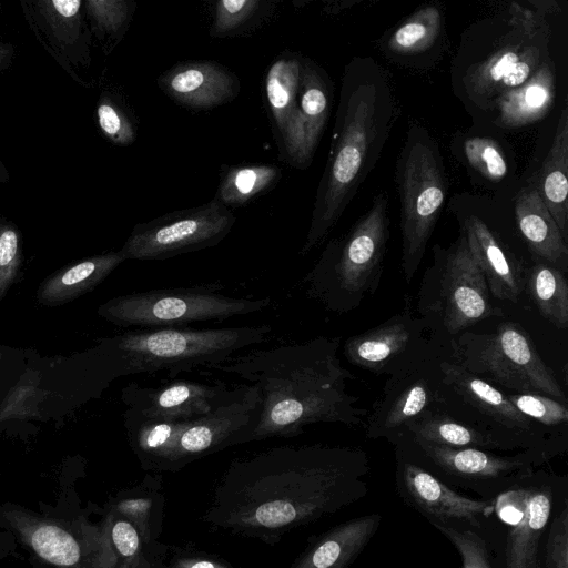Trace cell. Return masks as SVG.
<instances>
[{
  "mask_svg": "<svg viewBox=\"0 0 568 568\" xmlns=\"http://www.w3.org/2000/svg\"><path fill=\"white\" fill-rule=\"evenodd\" d=\"M136 3L131 0H83L85 19L92 37L109 53L129 29Z\"/></svg>",
  "mask_w": 568,
  "mask_h": 568,
  "instance_id": "8d00e7d4",
  "label": "cell"
},
{
  "mask_svg": "<svg viewBox=\"0 0 568 568\" xmlns=\"http://www.w3.org/2000/svg\"><path fill=\"white\" fill-rule=\"evenodd\" d=\"M405 437L456 448L503 450L500 444L487 433L440 410L427 412L408 423L398 440Z\"/></svg>",
  "mask_w": 568,
  "mask_h": 568,
  "instance_id": "f546056e",
  "label": "cell"
},
{
  "mask_svg": "<svg viewBox=\"0 0 568 568\" xmlns=\"http://www.w3.org/2000/svg\"><path fill=\"white\" fill-rule=\"evenodd\" d=\"M518 229L529 250L540 261L566 273L568 246L536 187L523 189L516 199Z\"/></svg>",
  "mask_w": 568,
  "mask_h": 568,
  "instance_id": "d4e9b609",
  "label": "cell"
},
{
  "mask_svg": "<svg viewBox=\"0 0 568 568\" xmlns=\"http://www.w3.org/2000/svg\"><path fill=\"white\" fill-rule=\"evenodd\" d=\"M236 217L216 199L136 224L121 253L125 260L162 261L217 245Z\"/></svg>",
  "mask_w": 568,
  "mask_h": 568,
  "instance_id": "7c38bea8",
  "label": "cell"
},
{
  "mask_svg": "<svg viewBox=\"0 0 568 568\" xmlns=\"http://www.w3.org/2000/svg\"><path fill=\"white\" fill-rule=\"evenodd\" d=\"M554 490L536 473L528 484L520 520L511 526L505 547L506 568H538V549L552 510Z\"/></svg>",
  "mask_w": 568,
  "mask_h": 568,
  "instance_id": "603a6c76",
  "label": "cell"
},
{
  "mask_svg": "<svg viewBox=\"0 0 568 568\" xmlns=\"http://www.w3.org/2000/svg\"><path fill=\"white\" fill-rule=\"evenodd\" d=\"M10 181V173L0 158V183H8Z\"/></svg>",
  "mask_w": 568,
  "mask_h": 568,
  "instance_id": "c3c4849f",
  "label": "cell"
},
{
  "mask_svg": "<svg viewBox=\"0 0 568 568\" xmlns=\"http://www.w3.org/2000/svg\"><path fill=\"white\" fill-rule=\"evenodd\" d=\"M442 27L437 7L426 6L414 12L392 34L388 47L396 53H418L433 45Z\"/></svg>",
  "mask_w": 568,
  "mask_h": 568,
  "instance_id": "f35d334b",
  "label": "cell"
},
{
  "mask_svg": "<svg viewBox=\"0 0 568 568\" xmlns=\"http://www.w3.org/2000/svg\"><path fill=\"white\" fill-rule=\"evenodd\" d=\"M396 486L402 499L429 523L479 531L495 511V499H474L460 495L398 453Z\"/></svg>",
  "mask_w": 568,
  "mask_h": 568,
  "instance_id": "2e32d148",
  "label": "cell"
},
{
  "mask_svg": "<svg viewBox=\"0 0 568 568\" xmlns=\"http://www.w3.org/2000/svg\"><path fill=\"white\" fill-rule=\"evenodd\" d=\"M14 57V47L0 37V74L12 65Z\"/></svg>",
  "mask_w": 568,
  "mask_h": 568,
  "instance_id": "7dc6e473",
  "label": "cell"
},
{
  "mask_svg": "<svg viewBox=\"0 0 568 568\" xmlns=\"http://www.w3.org/2000/svg\"><path fill=\"white\" fill-rule=\"evenodd\" d=\"M428 331L425 321L414 315L410 302L382 324L344 343L347 362L375 374L390 375L429 343L423 338Z\"/></svg>",
  "mask_w": 568,
  "mask_h": 568,
  "instance_id": "e0dca14e",
  "label": "cell"
},
{
  "mask_svg": "<svg viewBox=\"0 0 568 568\" xmlns=\"http://www.w3.org/2000/svg\"><path fill=\"white\" fill-rule=\"evenodd\" d=\"M273 3L260 0H221L215 3L210 28L212 38H226L253 30L270 16Z\"/></svg>",
  "mask_w": 568,
  "mask_h": 568,
  "instance_id": "74e56055",
  "label": "cell"
},
{
  "mask_svg": "<svg viewBox=\"0 0 568 568\" xmlns=\"http://www.w3.org/2000/svg\"><path fill=\"white\" fill-rule=\"evenodd\" d=\"M221 290V284L210 283L131 293L109 301L101 307V314L120 326L187 327L192 323L256 313L271 304L270 297L230 296Z\"/></svg>",
  "mask_w": 568,
  "mask_h": 568,
  "instance_id": "30bf717a",
  "label": "cell"
},
{
  "mask_svg": "<svg viewBox=\"0 0 568 568\" xmlns=\"http://www.w3.org/2000/svg\"><path fill=\"white\" fill-rule=\"evenodd\" d=\"M544 62V51L536 42L506 44L471 68L465 77V87L478 104L496 101L503 93L524 84Z\"/></svg>",
  "mask_w": 568,
  "mask_h": 568,
  "instance_id": "44dd1931",
  "label": "cell"
},
{
  "mask_svg": "<svg viewBox=\"0 0 568 568\" xmlns=\"http://www.w3.org/2000/svg\"><path fill=\"white\" fill-rule=\"evenodd\" d=\"M395 452L423 467L446 485L470 489L481 499H495L535 474L554 455L541 450H521L499 455L473 447H448L414 438H402Z\"/></svg>",
  "mask_w": 568,
  "mask_h": 568,
  "instance_id": "8fae6325",
  "label": "cell"
},
{
  "mask_svg": "<svg viewBox=\"0 0 568 568\" xmlns=\"http://www.w3.org/2000/svg\"><path fill=\"white\" fill-rule=\"evenodd\" d=\"M300 71L301 55L288 53L274 60L265 75L266 101L280 136L296 109Z\"/></svg>",
  "mask_w": 568,
  "mask_h": 568,
  "instance_id": "836d02e7",
  "label": "cell"
},
{
  "mask_svg": "<svg viewBox=\"0 0 568 568\" xmlns=\"http://www.w3.org/2000/svg\"><path fill=\"white\" fill-rule=\"evenodd\" d=\"M124 261L121 251L84 260L50 281L43 288L42 297L44 301L57 302L87 292Z\"/></svg>",
  "mask_w": 568,
  "mask_h": 568,
  "instance_id": "e575fe53",
  "label": "cell"
},
{
  "mask_svg": "<svg viewBox=\"0 0 568 568\" xmlns=\"http://www.w3.org/2000/svg\"><path fill=\"white\" fill-rule=\"evenodd\" d=\"M281 176V169L274 164L231 166L222 175L214 199L229 209L239 207L270 190Z\"/></svg>",
  "mask_w": 568,
  "mask_h": 568,
  "instance_id": "d590c367",
  "label": "cell"
},
{
  "mask_svg": "<svg viewBox=\"0 0 568 568\" xmlns=\"http://www.w3.org/2000/svg\"><path fill=\"white\" fill-rule=\"evenodd\" d=\"M106 531L120 568H166L168 547L159 541H145L126 518L112 509Z\"/></svg>",
  "mask_w": 568,
  "mask_h": 568,
  "instance_id": "1f68e13d",
  "label": "cell"
},
{
  "mask_svg": "<svg viewBox=\"0 0 568 568\" xmlns=\"http://www.w3.org/2000/svg\"><path fill=\"white\" fill-rule=\"evenodd\" d=\"M187 422L150 417L129 409V440L143 469L169 471L172 454Z\"/></svg>",
  "mask_w": 568,
  "mask_h": 568,
  "instance_id": "83f0119b",
  "label": "cell"
},
{
  "mask_svg": "<svg viewBox=\"0 0 568 568\" xmlns=\"http://www.w3.org/2000/svg\"><path fill=\"white\" fill-rule=\"evenodd\" d=\"M12 514L11 525L39 558L58 568H85L80 546L69 531L31 515Z\"/></svg>",
  "mask_w": 568,
  "mask_h": 568,
  "instance_id": "f1b7e54d",
  "label": "cell"
},
{
  "mask_svg": "<svg viewBox=\"0 0 568 568\" xmlns=\"http://www.w3.org/2000/svg\"><path fill=\"white\" fill-rule=\"evenodd\" d=\"M439 410L491 437L503 450H541L554 456L566 447V437L550 433L519 412L506 393L450 361L442 349Z\"/></svg>",
  "mask_w": 568,
  "mask_h": 568,
  "instance_id": "8992f818",
  "label": "cell"
},
{
  "mask_svg": "<svg viewBox=\"0 0 568 568\" xmlns=\"http://www.w3.org/2000/svg\"><path fill=\"white\" fill-rule=\"evenodd\" d=\"M166 568H233L223 560L201 557V556H182L173 559Z\"/></svg>",
  "mask_w": 568,
  "mask_h": 568,
  "instance_id": "bcb514c9",
  "label": "cell"
},
{
  "mask_svg": "<svg viewBox=\"0 0 568 568\" xmlns=\"http://www.w3.org/2000/svg\"><path fill=\"white\" fill-rule=\"evenodd\" d=\"M464 152L469 164L484 178L499 182L507 172L506 159L499 145L488 138H471L464 144Z\"/></svg>",
  "mask_w": 568,
  "mask_h": 568,
  "instance_id": "b9f144b4",
  "label": "cell"
},
{
  "mask_svg": "<svg viewBox=\"0 0 568 568\" xmlns=\"http://www.w3.org/2000/svg\"><path fill=\"white\" fill-rule=\"evenodd\" d=\"M444 353L450 361L497 388L541 394L565 405L568 403L552 369L518 323L503 322L489 333L464 331L450 338Z\"/></svg>",
  "mask_w": 568,
  "mask_h": 568,
  "instance_id": "52a82bcc",
  "label": "cell"
},
{
  "mask_svg": "<svg viewBox=\"0 0 568 568\" xmlns=\"http://www.w3.org/2000/svg\"><path fill=\"white\" fill-rule=\"evenodd\" d=\"M442 349L435 342L429 343L388 375L381 397L364 420L367 439L385 438L395 445L408 423L427 412L439 410Z\"/></svg>",
  "mask_w": 568,
  "mask_h": 568,
  "instance_id": "4fadbf2b",
  "label": "cell"
},
{
  "mask_svg": "<svg viewBox=\"0 0 568 568\" xmlns=\"http://www.w3.org/2000/svg\"><path fill=\"white\" fill-rule=\"evenodd\" d=\"M162 489L161 475H146L111 505V509L126 518L149 542L158 541L163 530L165 499Z\"/></svg>",
  "mask_w": 568,
  "mask_h": 568,
  "instance_id": "4dcf8cb0",
  "label": "cell"
},
{
  "mask_svg": "<svg viewBox=\"0 0 568 568\" xmlns=\"http://www.w3.org/2000/svg\"><path fill=\"white\" fill-rule=\"evenodd\" d=\"M382 523L368 514L335 526L310 546L291 568H346L364 550Z\"/></svg>",
  "mask_w": 568,
  "mask_h": 568,
  "instance_id": "cb8c5ba5",
  "label": "cell"
},
{
  "mask_svg": "<svg viewBox=\"0 0 568 568\" xmlns=\"http://www.w3.org/2000/svg\"><path fill=\"white\" fill-rule=\"evenodd\" d=\"M369 469L363 449L322 444L280 446L233 459L203 520L272 544L362 499Z\"/></svg>",
  "mask_w": 568,
  "mask_h": 568,
  "instance_id": "6da1fadb",
  "label": "cell"
},
{
  "mask_svg": "<svg viewBox=\"0 0 568 568\" xmlns=\"http://www.w3.org/2000/svg\"><path fill=\"white\" fill-rule=\"evenodd\" d=\"M464 235L490 295L500 301L516 303L524 285L518 263L477 216L471 215L465 220Z\"/></svg>",
  "mask_w": 568,
  "mask_h": 568,
  "instance_id": "7402d4cb",
  "label": "cell"
},
{
  "mask_svg": "<svg viewBox=\"0 0 568 568\" xmlns=\"http://www.w3.org/2000/svg\"><path fill=\"white\" fill-rule=\"evenodd\" d=\"M527 292L539 313L557 328L568 325V284L565 273L538 261L526 276Z\"/></svg>",
  "mask_w": 568,
  "mask_h": 568,
  "instance_id": "d6a6232c",
  "label": "cell"
},
{
  "mask_svg": "<svg viewBox=\"0 0 568 568\" xmlns=\"http://www.w3.org/2000/svg\"><path fill=\"white\" fill-rule=\"evenodd\" d=\"M400 200L402 272L410 283L444 205L447 182L436 141L419 124L407 131L397 160Z\"/></svg>",
  "mask_w": 568,
  "mask_h": 568,
  "instance_id": "9c48e42d",
  "label": "cell"
},
{
  "mask_svg": "<svg viewBox=\"0 0 568 568\" xmlns=\"http://www.w3.org/2000/svg\"><path fill=\"white\" fill-rule=\"evenodd\" d=\"M332 90L325 72L312 60L301 57L295 112L280 136L285 160L307 168L328 120Z\"/></svg>",
  "mask_w": 568,
  "mask_h": 568,
  "instance_id": "ac0fdd59",
  "label": "cell"
},
{
  "mask_svg": "<svg viewBox=\"0 0 568 568\" xmlns=\"http://www.w3.org/2000/svg\"><path fill=\"white\" fill-rule=\"evenodd\" d=\"M339 337L252 349L210 368L255 385L261 405L251 442L298 436L317 423L363 426L368 409L348 392L354 378L338 357Z\"/></svg>",
  "mask_w": 568,
  "mask_h": 568,
  "instance_id": "7a4b0ae2",
  "label": "cell"
},
{
  "mask_svg": "<svg viewBox=\"0 0 568 568\" xmlns=\"http://www.w3.org/2000/svg\"><path fill=\"white\" fill-rule=\"evenodd\" d=\"M21 10L37 41L78 84L89 88L92 36L83 0H22Z\"/></svg>",
  "mask_w": 568,
  "mask_h": 568,
  "instance_id": "9a60e30c",
  "label": "cell"
},
{
  "mask_svg": "<svg viewBox=\"0 0 568 568\" xmlns=\"http://www.w3.org/2000/svg\"><path fill=\"white\" fill-rule=\"evenodd\" d=\"M97 124L101 133L113 144L128 146L136 138L135 124L120 99L103 91L95 108Z\"/></svg>",
  "mask_w": 568,
  "mask_h": 568,
  "instance_id": "ab89813d",
  "label": "cell"
},
{
  "mask_svg": "<svg viewBox=\"0 0 568 568\" xmlns=\"http://www.w3.org/2000/svg\"><path fill=\"white\" fill-rule=\"evenodd\" d=\"M398 116L399 106L386 71L371 58L349 61L342 79L327 162L300 255L320 246L333 231L374 169Z\"/></svg>",
  "mask_w": 568,
  "mask_h": 568,
  "instance_id": "3957f363",
  "label": "cell"
},
{
  "mask_svg": "<svg viewBox=\"0 0 568 568\" xmlns=\"http://www.w3.org/2000/svg\"><path fill=\"white\" fill-rule=\"evenodd\" d=\"M417 294V313L429 331L454 337L503 311L490 301L485 277L465 235L448 248L437 246Z\"/></svg>",
  "mask_w": 568,
  "mask_h": 568,
  "instance_id": "ba28073f",
  "label": "cell"
},
{
  "mask_svg": "<svg viewBox=\"0 0 568 568\" xmlns=\"http://www.w3.org/2000/svg\"><path fill=\"white\" fill-rule=\"evenodd\" d=\"M158 85L176 103L197 110L225 104L241 89L232 71L210 60L180 62L158 78Z\"/></svg>",
  "mask_w": 568,
  "mask_h": 568,
  "instance_id": "d6986e66",
  "label": "cell"
},
{
  "mask_svg": "<svg viewBox=\"0 0 568 568\" xmlns=\"http://www.w3.org/2000/svg\"><path fill=\"white\" fill-rule=\"evenodd\" d=\"M260 405L255 385L227 388L211 412L186 423L172 454L169 471H178L196 459L251 442Z\"/></svg>",
  "mask_w": 568,
  "mask_h": 568,
  "instance_id": "5bb4252c",
  "label": "cell"
},
{
  "mask_svg": "<svg viewBox=\"0 0 568 568\" xmlns=\"http://www.w3.org/2000/svg\"><path fill=\"white\" fill-rule=\"evenodd\" d=\"M544 204L568 242V108L556 126L552 144L544 160L539 187Z\"/></svg>",
  "mask_w": 568,
  "mask_h": 568,
  "instance_id": "4316f807",
  "label": "cell"
},
{
  "mask_svg": "<svg viewBox=\"0 0 568 568\" xmlns=\"http://www.w3.org/2000/svg\"><path fill=\"white\" fill-rule=\"evenodd\" d=\"M388 236L387 196L378 194L344 237L328 242L303 278L306 295L333 313L357 308L381 283Z\"/></svg>",
  "mask_w": 568,
  "mask_h": 568,
  "instance_id": "277c9868",
  "label": "cell"
},
{
  "mask_svg": "<svg viewBox=\"0 0 568 568\" xmlns=\"http://www.w3.org/2000/svg\"><path fill=\"white\" fill-rule=\"evenodd\" d=\"M506 396L519 412L547 429L567 426V405L551 397L535 393H506Z\"/></svg>",
  "mask_w": 568,
  "mask_h": 568,
  "instance_id": "60d3db41",
  "label": "cell"
},
{
  "mask_svg": "<svg viewBox=\"0 0 568 568\" xmlns=\"http://www.w3.org/2000/svg\"><path fill=\"white\" fill-rule=\"evenodd\" d=\"M555 98L552 65L545 61L521 85L503 93L496 101L498 123L505 128H520L542 119Z\"/></svg>",
  "mask_w": 568,
  "mask_h": 568,
  "instance_id": "484cf974",
  "label": "cell"
},
{
  "mask_svg": "<svg viewBox=\"0 0 568 568\" xmlns=\"http://www.w3.org/2000/svg\"><path fill=\"white\" fill-rule=\"evenodd\" d=\"M457 549L463 568H493L485 539L478 531L430 521Z\"/></svg>",
  "mask_w": 568,
  "mask_h": 568,
  "instance_id": "7bdbcfd3",
  "label": "cell"
},
{
  "mask_svg": "<svg viewBox=\"0 0 568 568\" xmlns=\"http://www.w3.org/2000/svg\"><path fill=\"white\" fill-rule=\"evenodd\" d=\"M20 253V233L10 221L0 217V281L14 274Z\"/></svg>",
  "mask_w": 568,
  "mask_h": 568,
  "instance_id": "f6af8a7d",
  "label": "cell"
},
{
  "mask_svg": "<svg viewBox=\"0 0 568 568\" xmlns=\"http://www.w3.org/2000/svg\"><path fill=\"white\" fill-rule=\"evenodd\" d=\"M270 325L223 328L162 327L126 332L113 341L124 374L168 372L175 377L200 366L210 368L237 351L262 344Z\"/></svg>",
  "mask_w": 568,
  "mask_h": 568,
  "instance_id": "5b68a950",
  "label": "cell"
},
{
  "mask_svg": "<svg viewBox=\"0 0 568 568\" xmlns=\"http://www.w3.org/2000/svg\"><path fill=\"white\" fill-rule=\"evenodd\" d=\"M226 390L222 382L174 381L159 387L131 385L126 398L130 408L145 416L187 422L211 412Z\"/></svg>",
  "mask_w": 568,
  "mask_h": 568,
  "instance_id": "ffe728a7",
  "label": "cell"
},
{
  "mask_svg": "<svg viewBox=\"0 0 568 568\" xmlns=\"http://www.w3.org/2000/svg\"><path fill=\"white\" fill-rule=\"evenodd\" d=\"M542 568H568V505L555 515L548 528Z\"/></svg>",
  "mask_w": 568,
  "mask_h": 568,
  "instance_id": "ee69618b",
  "label": "cell"
}]
</instances>
